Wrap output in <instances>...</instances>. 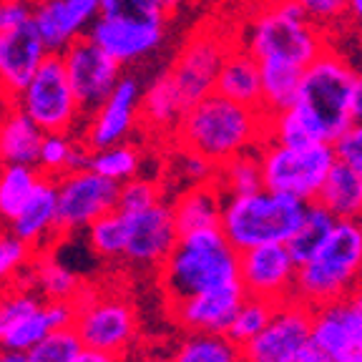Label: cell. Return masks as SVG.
Returning <instances> with one entry per match:
<instances>
[{
	"mask_svg": "<svg viewBox=\"0 0 362 362\" xmlns=\"http://www.w3.org/2000/svg\"><path fill=\"white\" fill-rule=\"evenodd\" d=\"M88 38L103 48L121 66H131L153 56L166 38V21L161 18L103 16L90 23Z\"/></svg>",
	"mask_w": 362,
	"mask_h": 362,
	"instance_id": "obj_13",
	"label": "cell"
},
{
	"mask_svg": "<svg viewBox=\"0 0 362 362\" xmlns=\"http://www.w3.org/2000/svg\"><path fill=\"white\" fill-rule=\"evenodd\" d=\"M221 204H224V194L219 192L214 181L184 189L174 199V204H169L176 234L181 237V234L206 229V226H219Z\"/></svg>",
	"mask_w": 362,
	"mask_h": 362,
	"instance_id": "obj_24",
	"label": "cell"
},
{
	"mask_svg": "<svg viewBox=\"0 0 362 362\" xmlns=\"http://www.w3.org/2000/svg\"><path fill=\"white\" fill-rule=\"evenodd\" d=\"M362 282V224L337 219L317 252L297 267L294 300L307 307H322L350 297Z\"/></svg>",
	"mask_w": 362,
	"mask_h": 362,
	"instance_id": "obj_2",
	"label": "cell"
},
{
	"mask_svg": "<svg viewBox=\"0 0 362 362\" xmlns=\"http://www.w3.org/2000/svg\"><path fill=\"white\" fill-rule=\"evenodd\" d=\"M334 219H362V174L334 161L315 199Z\"/></svg>",
	"mask_w": 362,
	"mask_h": 362,
	"instance_id": "obj_27",
	"label": "cell"
},
{
	"mask_svg": "<svg viewBox=\"0 0 362 362\" xmlns=\"http://www.w3.org/2000/svg\"><path fill=\"white\" fill-rule=\"evenodd\" d=\"M274 302H267L262 297H249L244 294V300L239 302L237 312L232 315V322L224 329V334L232 339L237 347H244L252 337L264 329V325L272 320L274 315Z\"/></svg>",
	"mask_w": 362,
	"mask_h": 362,
	"instance_id": "obj_35",
	"label": "cell"
},
{
	"mask_svg": "<svg viewBox=\"0 0 362 362\" xmlns=\"http://www.w3.org/2000/svg\"><path fill=\"white\" fill-rule=\"evenodd\" d=\"M294 277L297 262L289 255L287 244H262L239 252L237 279L249 297H262L274 305L292 300Z\"/></svg>",
	"mask_w": 362,
	"mask_h": 362,
	"instance_id": "obj_15",
	"label": "cell"
},
{
	"mask_svg": "<svg viewBox=\"0 0 362 362\" xmlns=\"http://www.w3.org/2000/svg\"><path fill=\"white\" fill-rule=\"evenodd\" d=\"M30 18H33V6H25L18 0H0V33L16 28Z\"/></svg>",
	"mask_w": 362,
	"mask_h": 362,
	"instance_id": "obj_46",
	"label": "cell"
},
{
	"mask_svg": "<svg viewBox=\"0 0 362 362\" xmlns=\"http://www.w3.org/2000/svg\"><path fill=\"white\" fill-rule=\"evenodd\" d=\"M169 362H242V350L224 332H187Z\"/></svg>",
	"mask_w": 362,
	"mask_h": 362,
	"instance_id": "obj_29",
	"label": "cell"
},
{
	"mask_svg": "<svg viewBox=\"0 0 362 362\" xmlns=\"http://www.w3.org/2000/svg\"><path fill=\"white\" fill-rule=\"evenodd\" d=\"M312 339V307L300 300L279 302L274 315L257 337H252L242 350L244 362H287Z\"/></svg>",
	"mask_w": 362,
	"mask_h": 362,
	"instance_id": "obj_14",
	"label": "cell"
},
{
	"mask_svg": "<svg viewBox=\"0 0 362 362\" xmlns=\"http://www.w3.org/2000/svg\"><path fill=\"white\" fill-rule=\"evenodd\" d=\"M334 221L337 219H334L325 206H320L317 202L307 204L302 221L297 224L292 237L287 239V249H289V255H292V259L297 262V267L315 255L317 247H320V244L327 239V234L332 232Z\"/></svg>",
	"mask_w": 362,
	"mask_h": 362,
	"instance_id": "obj_30",
	"label": "cell"
},
{
	"mask_svg": "<svg viewBox=\"0 0 362 362\" xmlns=\"http://www.w3.org/2000/svg\"><path fill=\"white\" fill-rule=\"evenodd\" d=\"M90 252L101 259H121L124 257V216L119 209L101 214L86 226Z\"/></svg>",
	"mask_w": 362,
	"mask_h": 362,
	"instance_id": "obj_37",
	"label": "cell"
},
{
	"mask_svg": "<svg viewBox=\"0 0 362 362\" xmlns=\"http://www.w3.org/2000/svg\"><path fill=\"white\" fill-rule=\"evenodd\" d=\"M88 148L83 146L81 136L76 134H43L35 169L48 179H58L66 171L83 169L88 164Z\"/></svg>",
	"mask_w": 362,
	"mask_h": 362,
	"instance_id": "obj_28",
	"label": "cell"
},
{
	"mask_svg": "<svg viewBox=\"0 0 362 362\" xmlns=\"http://www.w3.org/2000/svg\"><path fill=\"white\" fill-rule=\"evenodd\" d=\"M302 11L325 30L337 28L339 21H345L347 0H297Z\"/></svg>",
	"mask_w": 362,
	"mask_h": 362,
	"instance_id": "obj_45",
	"label": "cell"
},
{
	"mask_svg": "<svg viewBox=\"0 0 362 362\" xmlns=\"http://www.w3.org/2000/svg\"><path fill=\"white\" fill-rule=\"evenodd\" d=\"M347 300H350V302H352V305L362 307V282H360V284H357V287H355V289H352V292H350V297H347Z\"/></svg>",
	"mask_w": 362,
	"mask_h": 362,
	"instance_id": "obj_53",
	"label": "cell"
},
{
	"mask_svg": "<svg viewBox=\"0 0 362 362\" xmlns=\"http://www.w3.org/2000/svg\"><path fill=\"white\" fill-rule=\"evenodd\" d=\"M11 229L8 232L25 242L33 255L48 252L53 242H58V197H56V179L40 176L30 197L23 202V206L8 219Z\"/></svg>",
	"mask_w": 362,
	"mask_h": 362,
	"instance_id": "obj_21",
	"label": "cell"
},
{
	"mask_svg": "<svg viewBox=\"0 0 362 362\" xmlns=\"http://www.w3.org/2000/svg\"><path fill=\"white\" fill-rule=\"evenodd\" d=\"M242 362H244V360H242Z\"/></svg>",
	"mask_w": 362,
	"mask_h": 362,
	"instance_id": "obj_55",
	"label": "cell"
},
{
	"mask_svg": "<svg viewBox=\"0 0 362 362\" xmlns=\"http://www.w3.org/2000/svg\"><path fill=\"white\" fill-rule=\"evenodd\" d=\"M119 181L96 174L93 169L66 171L56 179L58 197V232L61 237L81 232L90 221H96L101 214L116 209L119 204Z\"/></svg>",
	"mask_w": 362,
	"mask_h": 362,
	"instance_id": "obj_10",
	"label": "cell"
},
{
	"mask_svg": "<svg viewBox=\"0 0 362 362\" xmlns=\"http://www.w3.org/2000/svg\"><path fill=\"white\" fill-rule=\"evenodd\" d=\"M329 146L337 164L362 174V124H350Z\"/></svg>",
	"mask_w": 362,
	"mask_h": 362,
	"instance_id": "obj_42",
	"label": "cell"
},
{
	"mask_svg": "<svg viewBox=\"0 0 362 362\" xmlns=\"http://www.w3.org/2000/svg\"><path fill=\"white\" fill-rule=\"evenodd\" d=\"M88 169H93L96 174L106 176L111 181H124L134 179L141 171V151L129 141L113 144V146L98 148V151L88 153Z\"/></svg>",
	"mask_w": 362,
	"mask_h": 362,
	"instance_id": "obj_34",
	"label": "cell"
},
{
	"mask_svg": "<svg viewBox=\"0 0 362 362\" xmlns=\"http://www.w3.org/2000/svg\"><path fill=\"white\" fill-rule=\"evenodd\" d=\"M345 18H347V21L355 23V28L362 30V0H347Z\"/></svg>",
	"mask_w": 362,
	"mask_h": 362,
	"instance_id": "obj_50",
	"label": "cell"
},
{
	"mask_svg": "<svg viewBox=\"0 0 362 362\" xmlns=\"http://www.w3.org/2000/svg\"><path fill=\"white\" fill-rule=\"evenodd\" d=\"M242 45L259 63H289L305 68L329 45L327 30L317 25L297 0H272L252 16Z\"/></svg>",
	"mask_w": 362,
	"mask_h": 362,
	"instance_id": "obj_5",
	"label": "cell"
},
{
	"mask_svg": "<svg viewBox=\"0 0 362 362\" xmlns=\"http://www.w3.org/2000/svg\"><path fill=\"white\" fill-rule=\"evenodd\" d=\"M158 269L166 302L181 300L219 284L237 282L239 252L226 242L219 226H206L181 234Z\"/></svg>",
	"mask_w": 362,
	"mask_h": 362,
	"instance_id": "obj_3",
	"label": "cell"
},
{
	"mask_svg": "<svg viewBox=\"0 0 362 362\" xmlns=\"http://www.w3.org/2000/svg\"><path fill=\"white\" fill-rule=\"evenodd\" d=\"M352 124H362V68L355 71V86H352Z\"/></svg>",
	"mask_w": 362,
	"mask_h": 362,
	"instance_id": "obj_47",
	"label": "cell"
},
{
	"mask_svg": "<svg viewBox=\"0 0 362 362\" xmlns=\"http://www.w3.org/2000/svg\"><path fill=\"white\" fill-rule=\"evenodd\" d=\"M18 3H25V6H35L38 0H18Z\"/></svg>",
	"mask_w": 362,
	"mask_h": 362,
	"instance_id": "obj_54",
	"label": "cell"
},
{
	"mask_svg": "<svg viewBox=\"0 0 362 362\" xmlns=\"http://www.w3.org/2000/svg\"><path fill=\"white\" fill-rule=\"evenodd\" d=\"M74 332L86 350L126 357L139 337V320L129 300L121 294L81 287L74 297Z\"/></svg>",
	"mask_w": 362,
	"mask_h": 362,
	"instance_id": "obj_8",
	"label": "cell"
},
{
	"mask_svg": "<svg viewBox=\"0 0 362 362\" xmlns=\"http://www.w3.org/2000/svg\"><path fill=\"white\" fill-rule=\"evenodd\" d=\"M121 216H124V257L121 259L144 267L161 264L179 239L169 204L161 199L146 209L121 211Z\"/></svg>",
	"mask_w": 362,
	"mask_h": 362,
	"instance_id": "obj_17",
	"label": "cell"
},
{
	"mask_svg": "<svg viewBox=\"0 0 362 362\" xmlns=\"http://www.w3.org/2000/svg\"><path fill=\"white\" fill-rule=\"evenodd\" d=\"M35 279H38L40 297L43 300H74L81 289V282L66 264L53 259L48 252L33 255Z\"/></svg>",
	"mask_w": 362,
	"mask_h": 362,
	"instance_id": "obj_36",
	"label": "cell"
},
{
	"mask_svg": "<svg viewBox=\"0 0 362 362\" xmlns=\"http://www.w3.org/2000/svg\"><path fill=\"white\" fill-rule=\"evenodd\" d=\"M141 108V86L134 76H121L113 90L88 113V124L81 131V141L88 151L113 146V144L129 141Z\"/></svg>",
	"mask_w": 362,
	"mask_h": 362,
	"instance_id": "obj_16",
	"label": "cell"
},
{
	"mask_svg": "<svg viewBox=\"0 0 362 362\" xmlns=\"http://www.w3.org/2000/svg\"><path fill=\"white\" fill-rule=\"evenodd\" d=\"M161 3V11H164V16H174L176 11H179L181 6H184V0H158Z\"/></svg>",
	"mask_w": 362,
	"mask_h": 362,
	"instance_id": "obj_52",
	"label": "cell"
},
{
	"mask_svg": "<svg viewBox=\"0 0 362 362\" xmlns=\"http://www.w3.org/2000/svg\"><path fill=\"white\" fill-rule=\"evenodd\" d=\"M310 342L327 362H362V307L347 297L315 307Z\"/></svg>",
	"mask_w": 362,
	"mask_h": 362,
	"instance_id": "obj_18",
	"label": "cell"
},
{
	"mask_svg": "<svg viewBox=\"0 0 362 362\" xmlns=\"http://www.w3.org/2000/svg\"><path fill=\"white\" fill-rule=\"evenodd\" d=\"M61 61L83 113L93 111L124 76V66L98 48L88 35L66 45L61 51Z\"/></svg>",
	"mask_w": 362,
	"mask_h": 362,
	"instance_id": "obj_12",
	"label": "cell"
},
{
	"mask_svg": "<svg viewBox=\"0 0 362 362\" xmlns=\"http://www.w3.org/2000/svg\"><path fill=\"white\" fill-rule=\"evenodd\" d=\"M214 90L237 103H247V106L259 108L262 101L259 61L244 45H232L226 51L224 61H221Z\"/></svg>",
	"mask_w": 362,
	"mask_h": 362,
	"instance_id": "obj_23",
	"label": "cell"
},
{
	"mask_svg": "<svg viewBox=\"0 0 362 362\" xmlns=\"http://www.w3.org/2000/svg\"><path fill=\"white\" fill-rule=\"evenodd\" d=\"M40 305H43V297L28 287H16L8 289V292H0V339L6 337V332L21 317H25Z\"/></svg>",
	"mask_w": 362,
	"mask_h": 362,
	"instance_id": "obj_39",
	"label": "cell"
},
{
	"mask_svg": "<svg viewBox=\"0 0 362 362\" xmlns=\"http://www.w3.org/2000/svg\"><path fill=\"white\" fill-rule=\"evenodd\" d=\"M264 124L267 113L262 108L237 103L211 90L187 106L171 136L179 146L202 153L219 166L237 153L259 148L264 141Z\"/></svg>",
	"mask_w": 362,
	"mask_h": 362,
	"instance_id": "obj_1",
	"label": "cell"
},
{
	"mask_svg": "<svg viewBox=\"0 0 362 362\" xmlns=\"http://www.w3.org/2000/svg\"><path fill=\"white\" fill-rule=\"evenodd\" d=\"M176 171H179V176L187 181V184L197 187V184H209V181H214L216 164H211L209 158H204L202 153L179 146V164H176Z\"/></svg>",
	"mask_w": 362,
	"mask_h": 362,
	"instance_id": "obj_43",
	"label": "cell"
},
{
	"mask_svg": "<svg viewBox=\"0 0 362 362\" xmlns=\"http://www.w3.org/2000/svg\"><path fill=\"white\" fill-rule=\"evenodd\" d=\"M98 13L101 0H38L33 6V23L48 53H61L66 45L88 35Z\"/></svg>",
	"mask_w": 362,
	"mask_h": 362,
	"instance_id": "obj_20",
	"label": "cell"
},
{
	"mask_svg": "<svg viewBox=\"0 0 362 362\" xmlns=\"http://www.w3.org/2000/svg\"><path fill=\"white\" fill-rule=\"evenodd\" d=\"M74 362H126V357H116V355H106V352H96V350H81L74 357Z\"/></svg>",
	"mask_w": 362,
	"mask_h": 362,
	"instance_id": "obj_48",
	"label": "cell"
},
{
	"mask_svg": "<svg viewBox=\"0 0 362 362\" xmlns=\"http://www.w3.org/2000/svg\"><path fill=\"white\" fill-rule=\"evenodd\" d=\"M103 16H124V18H161L169 21L161 11L158 0H101Z\"/></svg>",
	"mask_w": 362,
	"mask_h": 362,
	"instance_id": "obj_44",
	"label": "cell"
},
{
	"mask_svg": "<svg viewBox=\"0 0 362 362\" xmlns=\"http://www.w3.org/2000/svg\"><path fill=\"white\" fill-rule=\"evenodd\" d=\"M257 153H259L264 189L289 194L307 204L317 199V192L334 164L332 146L325 141L305 144V146H282V144L262 141Z\"/></svg>",
	"mask_w": 362,
	"mask_h": 362,
	"instance_id": "obj_9",
	"label": "cell"
},
{
	"mask_svg": "<svg viewBox=\"0 0 362 362\" xmlns=\"http://www.w3.org/2000/svg\"><path fill=\"white\" fill-rule=\"evenodd\" d=\"M161 189H158L156 181L146 179V176H134V179L124 181L119 189V204L116 209L119 211H139L146 209L151 204L161 202Z\"/></svg>",
	"mask_w": 362,
	"mask_h": 362,
	"instance_id": "obj_40",
	"label": "cell"
},
{
	"mask_svg": "<svg viewBox=\"0 0 362 362\" xmlns=\"http://www.w3.org/2000/svg\"><path fill=\"white\" fill-rule=\"evenodd\" d=\"M305 209L307 202L262 187L242 197H224L219 229L237 252L262 244H287Z\"/></svg>",
	"mask_w": 362,
	"mask_h": 362,
	"instance_id": "obj_6",
	"label": "cell"
},
{
	"mask_svg": "<svg viewBox=\"0 0 362 362\" xmlns=\"http://www.w3.org/2000/svg\"><path fill=\"white\" fill-rule=\"evenodd\" d=\"M0 362H25V352H16V350L0 347Z\"/></svg>",
	"mask_w": 362,
	"mask_h": 362,
	"instance_id": "obj_51",
	"label": "cell"
},
{
	"mask_svg": "<svg viewBox=\"0 0 362 362\" xmlns=\"http://www.w3.org/2000/svg\"><path fill=\"white\" fill-rule=\"evenodd\" d=\"M242 300L244 289L237 279V282L219 284L181 300H171L169 315L187 332H224Z\"/></svg>",
	"mask_w": 362,
	"mask_h": 362,
	"instance_id": "obj_19",
	"label": "cell"
},
{
	"mask_svg": "<svg viewBox=\"0 0 362 362\" xmlns=\"http://www.w3.org/2000/svg\"><path fill=\"white\" fill-rule=\"evenodd\" d=\"M33 259V249L11 232H0V282L11 279L13 274L28 267Z\"/></svg>",
	"mask_w": 362,
	"mask_h": 362,
	"instance_id": "obj_41",
	"label": "cell"
},
{
	"mask_svg": "<svg viewBox=\"0 0 362 362\" xmlns=\"http://www.w3.org/2000/svg\"><path fill=\"white\" fill-rule=\"evenodd\" d=\"M83 350L74 327H61L45 334L30 350H25V362H74V357Z\"/></svg>",
	"mask_w": 362,
	"mask_h": 362,
	"instance_id": "obj_38",
	"label": "cell"
},
{
	"mask_svg": "<svg viewBox=\"0 0 362 362\" xmlns=\"http://www.w3.org/2000/svg\"><path fill=\"white\" fill-rule=\"evenodd\" d=\"M48 56L33 18L0 33V90L8 98L23 88L38 63Z\"/></svg>",
	"mask_w": 362,
	"mask_h": 362,
	"instance_id": "obj_22",
	"label": "cell"
},
{
	"mask_svg": "<svg viewBox=\"0 0 362 362\" xmlns=\"http://www.w3.org/2000/svg\"><path fill=\"white\" fill-rule=\"evenodd\" d=\"M187 111V101L181 98L179 88L169 74H158L146 88L141 90V108L139 116L151 131H161V134H174L176 124H179L181 113Z\"/></svg>",
	"mask_w": 362,
	"mask_h": 362,
	"instance_id": "obj_26",
	"label": "cell"
},
{
	"mask_svg": "<svg viewBox=\"0 0 362 362\" xmlns=\"http://www.w3.org/2000/svg\"><path fill=\"white\" fill-rule=\"evenodd\" d=\"M40 171L30 164L0 166V221L11 219L40 181Z\"/></svg>",
	"mask_w": 362,
	"mask_h": 362,
	"instance_id": "obj_33",
	"label": "cell"
},
{
	"mask_svg": "<svg viewBox=\"0 0 362 362\" xmlns=\"http://www.w3.org/2000/svg\"><path fill=\"white\" fill-rule=\"evenodd\" d=\"M229 48H232V43L216 28H199L187 43L181 45V51L176 53L166 74L179 88L187 106H192L194 101L214 90L221 61H224Z\"/></svg>",
	"mask_w": 362,
	"mask_h": 362,
	"instance_id": "obj_11",
	"label": "cell"
},
{
	"mask_svg": "<svg viewBox=\"0 0 362 362\" xmlns=\"http://www.w3.org/2000/svg\"><path fill=\"white\" fill-rule=\"evenodd\" d=\"M287 362H327V357H325L322 352L317 350V347L310 342V345H305L300 352H294V355L289 357Z\"/></svg>",
	"mask_w": 362,
	"mask_h": 362,
	"instance_id": "obj_49",
	"label": "cell"
},
{
	"mask_svg": "<svg viewBox=\"0 0 362 362\" xmlns=\"http://www.w3.org/2000/svg\"><path fill=\"white\" fill-rule=\"evenodd\" d=\"M262 74V101L259 108L264 113L282 111L292 106L297 88H300L302 68L289 66V63H259Z\"/></svg>",
	"mask_w": 362,
	"mask_h": 362,
	"instance_id": "obj_31",
	"label": "cell"
},
{
	"mask_svg": "<svg viewBox=\"0 0 362 362\" xmlns=\"http://www.w3.org/2000/svg\"><path fill=\"white\" fill-rule=\"evenodd\" d=\"M355 66L334 48H325L305 68L292 106L300 111L317 141L332 144L352 124Z\"/></svg>",
	"mask_w": 362,
	"mask_h": 362,
	"instance_id": "obj_4",
	"label": "cell"
},
{
	"mask_svg": "<svg viewBox=\"0 0 362 362\" xmlns=\"http://www.w3.org/2000/svg\"><path fill=\"white\" fill-rule=\"evenodd\" d=\"M214 184L224 197H242V194H252L262 189V166H259V153L244 151L237 156L226 158L216 166Z\"/></svg>",
	"mask_w": 362,
	"mask_h": 362,
	"instance_id": "obj_32",
	"label": "cell"
},
{
	"mask_svg": "<svg viewBox=\"0 0 362 362\" xmlns=\"http://www.w3.org/2000/svg\"><path fill=\"white\" fill-rule=\"evenodd\" d=\"M11 103L21 108L43 134H74L83 119L78 98L68 83L61 53H48L23 88L11 96Z\"/></svg>",
	"mask_w": 362,
	"mask_h": 362,
	"instance_id": "obj_7",
	"label": "cell"
},
{
	"mask_svg": "<svg viewBox=\"0 0 362 362\" xmlns=\"http://www.w3.org/2000/svg\"><path fill=\"white\" fill-rule=\"evenodd\" d=\"M43 141V131L11 103L0 116V164H30L35 166Z\"/></svg>",
	"mask_w": 362,
	"mask_h": 362,
	"instance_id": "obj_25",
	"label": "cell"
}]
</instances>
